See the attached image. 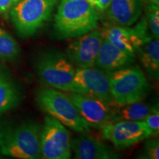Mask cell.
<instances>
[{"mask_svg":"<svg viewBox=\"0 0 159 159\" xmlns=\"http://www.w3.org/2000/svg\"><path fill=\"white\" fill-rule=\"evenodd\" d=\"M98 21L97 9L86 0H61L54 27L61 39H76L96 29Z\"/></svg>","mask_w":159,"mask_h":159,"instance_id":"6da1fadb","label":"cell"},{"mask_svg":"<svg viewBox=\"0 0 159 159\" xmlns=\"http://www.w3.org/2000/svg\"><path fill=\"white\" fill-rule=\"evenodd\" d=\"M41 126L27 122L0 126V152L19 159L41 158L40 136Z\"/></svg>","mask_w":159,"mask_h":159,"instance_id":"7a4b0ae2","label":"cell"},{"mask_svg":"<svg viewBox=\"0 0 159 159\" xmlns=\"http://www.w3.org/2000/svg\"><path fill=\"white\" fill-rule=\"evenodd\" d=\"M35 99L41 110L64 126L80 134L90 131V127L80 114L69 95L49 87L39 89Z\"/></svg>","mask_w":159,"mask_h":159,"instance_id":"3957f363","label":"cell"},{"mask_svg":"<svg viewBox=\"0 0 159 159\" xmlns=\"http://www.w3.org/2000/svg\"><path fill=\"white\" fill-rule=\"evenodd\" d=\"M35 67L38 76L47 86L71 92L76 69L62 52L56 49L43 51L38 56Z\"/></svg>","mask_w":159,"mask_h":159,"instance_id":"277c9868","label":"cell"},{"mask_svg":"<svg viewBox=\"0 0 159 159\" xmlns=\"http://www.w3.org/2000/svg\"><path fill=\"white\" fill-rule=\"evenodd\" d=\"M110 89L116 106L141 102L150 91L144 73L138 66L110 72Z\"/></svg>","mask_w":159,"mask_h":159,"instance_id":"5b68a950","label":"cell"},{"mask_svg":"<svg viewBox=\"0 0 159 159\" xmlns=\"http://www.w3.org/2000/svg\"><path fill=\"white\" fill-rule=\"evenodd\" d=\"M59 0H19L9 12L18 34L32 36L50 18Z\"/></svg>","mask_w":159,"mask_h":159,"instance_id":"8992f818","label":"cell"},{"mask_svg":"<svg viewBox=\"0 0 159 159\" xmlns=\"http://www.w3.org/2000/svg\"><path fill=\"white\" fill-rule=\"evenodd\" d=\"M71 141V134L66 127L54 117L46 116L40 136L41 158H70Z\"/></svg>","mask_w":159,"mask_h":159,"instance_id":"52a82bcc","label":"cell"},{"mask_svg":"<svg viewBox=\"0 0 159 159\" xmlns=\"http://www.w3.org/2000/svg\"><path fill=\"white\" fill-rule=\"evenodd\" d=\"M114 104L110 89V72L99 68H77L71 91Z\"/></svg>","mask_w":159,"mask_h":159,"instance_id":"ba28073f","label":"cell"},{"mask_svg":"<svg viewBox=\"0 0 159 159\" xmlns=\"http://www.w3.org/2000/svg\"><path fill=\"white\" fill-rule=\"evenodd\" d=\"M103 36L121 50L136 55L144 43L152 39L146 18H142L134 27L114 25L102 31Z\"/></svg>","mask_w":159,"mask_h":159,"instance_id":"9c48e42d","label":"cell"},{"mask_svg":"<svg viewBox=\"0 0 159 159\" xmlns=\"http://www.w3.org/2000/svg\"><path fill=\"white\" fill-rule=\"evenodd\" d=\"M70 93L69 96L89 127L102 130L112 121L116 105L95 97Z\"/></svg>","mask_w":159,"mask_h":159,"instance_id":"30bf717a","label":"cell"},{"mask_svg":"<svg viewBox=\"0 0 159 159\" xmlns=\"http://www.w3.org/2000/svg\"><path fill=\"white\" fill-rule=\"evenodd\" d=\"M102 130L103 138L112 142L117 149L130 148L152 136L144 121H114Z\"/></svg>","mask_w":159,"mask_h":159,"instance_id":"8fae6325","label":"cell"},{"mask_svg":"<svg viewBox=\"0 0 159 159\" xmlns=\"http://www.w3.org/2000/svg\"><path fill=\"white\" fill-rule=\"evenodd\" d=\"M103 38L102 32L96 29L77 37L66 47V55L77 68L94 67Z\"/></svg>","mask_w":159,"mask_h":159,"instance_id":"7c38bea8","label":"cell"},{"mask_svg":"<svg viewBox=\"0 0 159 159\" xmlns=\"http://www.w3.org/2000/svg\"><path fill=\"white\" fill-rule=\"evenodd\" d=\"M144 0H111L104 13L112 25L130 27L142 15Z\"/></svg>","mask_w":159,"mask_h":159,"instance_id":"4fadbf2b","label":"cell"},{"mask_svg":"<svg viewBox=\"0 0 159 159\" xmlns=\"http://www.w3.org/2000/svg\"><path fill=\"white\" fill-rule=\"evenodd\" d=\"M71 150L78 159H117L120 155L104 143L83 133L71 141Z\"/></svg>","mask_w":159,"mask_h":159,"instance_id":"5bb4252c","label":"cell"},{"mask_svg":"<svg viewBox=\"0 0 159 159\" xmlns=\"http://www.w3.org/2000/svg\"><path fill=\"white\" fill-rule=\"evenodd\" d=\"M136 61V55L129 54L113 45L103 38L99 47L95 66L102 70L112 72L130 66Z\"/></svg>","mask_w":159,"mask_h":159,"instance_id":"9a60e30c","label":"cell"},{"mask_svg":"<svg viewBox=\"0 0 159 159\" xmlns=\"http://www.w3.org/2000/svg\"><path fill=\"white\" fill-rule=\"evenodd\" d=\"M21 99L19 85L8 69L0 63V116L16 108Z\"/></svg>","mask_w":159,"mask_h":159,"instance_id":"2e32d148","label":"cell"},{"mask_svg":"<svg viewBox=\"0 0 159 159\" xmlns=\"http://www.w3.org/2000/svg\"><path fill=\"white\" fill-rule=\"evenodd\" d=\"M139 58L149 75L155 80L159 77V41L152 38L136 52Z\"/></svg>","mask_w":159,"mask_h":159,"instance_id":"e0dca14e","label":"cell"},{"mask_svg":"<svg viewBox=\"0 0 159 159\" xmlns=\"http://www.w3.org/2000/svg\"><path fill=\"white\" fill-rule=\"evenodd\" d=\"M157 106H152L142 102V101L130 103L123 106H117L111 122L119 120L143 121Z\"/></svg>","mask_w":159,"mask_h":159,"instance_id":"ac0fdd59","label":"cell"},{"mask_svg":"<svg viewBox=\"0 0 159 159\" xmlns=\"http://www.w3.org/2000/svg\"><path fill=\"white\" fill-rule=\"evenodd\" d=\"M20 47L8 32L0 27V61H14L19 56Z\"/></svg>","mask_w":159,"mask_h":159,"instance_id":"d6986e66","label":"cell"},{"mask_svg":"<svg viewBox=\"0 0 159 159\" xmlns=\"http://www.w3.org/2000/svg\"><path fill=\"white\" fill-rule=\"evenodd\" d=\"M147 23L149 30L154 39H159V8L158 5L148 3L146 7Z\"/></svg>","mask_w":159,"mask_h":159,"instance_id":"ffe728a7","label":"cell"},{"mask_svg":"<svg viewBox=\"0 0 159 159\" xmlns=\"http://www.w3.org/2000/svg\"><path fill=\"white\" fill-rule=\"evenodd\" d=\"M142 156L140 158L145 159L159 158V143L158 139H151L147 141Z\"/></svg>","mask_w":159,"mask_h":159,"instance_id":"44dd1931","label":"cell"},{"mask_svg":"<svg viewBox=\"0 0 159 159\" xmlns=\"http://www.w3.org/2000/svg\"><path fill=\"white\" fill-rule=\"evenodd\" d=\"M144 122L152 133V136H156L159 132V111L158 106L144 119Z\"/></svg>","mask_w":159,"mask_h":159,"instance_id":"7402d4cb","label":"cell"},{"mask_svg":"<svg viewBox=\"0 0 159 159\" xmlns=\"http://www.w3.org/2000/svg\"><path fill=\"white\" fill-rule=\"evenodd\" d=\"M19 0H0V14L7 16Z\"/></svg>","mask_w":159,"mask_h":159,"instance_id":"603a6c76","label":"cell"},{"mask_svg":"<svg viewBox=\"0 0 159 159\" xmlns=\"http://www.w3.org/2000/svg\"><path fill=\"white\" fill-rule=\"evenodd\" d=\"M111 0H100L99 4V7L97 8V11H100V12H103L106 9V7H108V5L110 3Z\"/></svg>","mask_w":159,"mask_h":159,"instance_id":"cb8c5ba5","label":"cell"},{"mask_svg":"<svg viewBox=\"0 0 159 159\" xmlns=\"http://www.w3.org/2000/svg\"><path fill=\"white\" fill-rule=\"evenodd\" d=\"M148 2V3H152L154 5H159V0H147Z\"/></svg>","mask_w":159,"mask_h":159,"instance_id":"d4e9b609","label":"cell"}]
</instances>
